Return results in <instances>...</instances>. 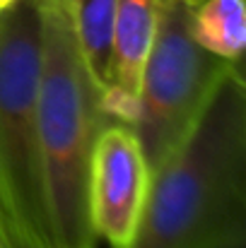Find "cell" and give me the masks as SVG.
Wrapping results in <instances>:
<instances>
[{
  "mask_svg": "<svg viewBox=\"0 0 246 248\" xmlns=\"http://www.w3.org/2000/svg\"><path fill=\"white\" fill-rule=\"evenodd\" d=\"M246 87L242 61L217 82L198 123L150 176L128 248H244Z\"/></svg>",
  "mask_w": 246,
  "mask_h": 248,
  "instance_id": "obj_1",
  "label": "cell"
},
{
  "mask_svg": "<svg viewBox=\"0 0 246 248\" xmlns=\"http://www.w3.org/2000/svg\"><path fill=\"white\" fill-rule=\"evenodd\" d=\"M41 65L36 128L44 190L56 248H97L89 222V164L109 121L104 96L80 56L63 0H39Z\"/></svg>",
  "mask_w": 246,
  "mask_h": 248,
  "instance_id": "obj_2",
  "label": "cell"
},
{
  "mask_svg": "<svg viewBox=\"0 0 246 248\" xmlns=\"http://www.w3.org/2000/svg\"><path fill=\"white\" fill-rule=\"evenodd\" d=\"M39 65V0H12L0 10V212L32 248H56L36 128Z\"/></svg>",
  "mask_w": 246,
  "mask_h": 248,
  "instance_id": "obj_3",
  "label": "cell"
},
{
  "mask_svg": "<svg viewBox=\"0 0 246 248\" xmlns=\"http://www.w3.org/2000/svg\"><path fill=\"white\" fill-rule=\"evenodd\" d=\"M234 63L239 61H222L196 44L188 0H164L131 123L150 173L188 138L217 82Z\"/></svg>",
  "mask_w": 246,
  "mask_h": 248,
  "instance_id": "obj_4",
  "label": "cell"
},
{
  "mask_svg": "<svg viewBox=\"0 0 246 248\" xmlns=\"http://www.w3.org/2000/svg\"><path fill=\"white\" fill-rule=\"evenodd\" d=\"M150 166L131 123L109 121L92 152L89 164V222L97 239L111 248H128L150 190Z\"/></svg>",
  "mask_w": 246,
  "mask_h": 248,
  "instance_id": "obj_5",
  "label": "cell"
},
{
  "mask_svg": "<svg viewBox=\"0 0 246 248\" xmlns=\"http://www.w3.org/2000/svg\"><path fill=\"white\" fill-rule=\"evenodd\" d=\"M162 5L164 0H116L111 89L104 94V108L116 121L133 123L140 78L155 44Z\"/></svg>",
  "mask_w": 246,
  "mask_h": 248,
  "instance_id": "obj_6",
  "label": "cell"
},
{
  "mask_svg": "<svg viewBox=\"0 0 246 248\" xmlns=\"http://www.w3.org/2000/svg\"><path fill=\"white\" fill-rule=\"evenodd\" d=\"M191 36L222 61H242L246 44L244 0H198L191 5Z\"/></svg>",
  "mask_w": 246,
  "mask_h": 248,
  "instance_id": "obj_7",
  "label": "cell"
},
{
  "mask_svg": "<svg viewBox=\"0 0 246 248\" xmlns=\"http://www.w3.org/2000/svg\"><path fill=\"white\" fill-rule=\"evenodd\" d=\"M0 248H32L5 219V215L0 212Z\"/></svg>",
  "mask_w": 246,
  "mask_h": 248,
  "instance_id": "obj_8",
  "label": "cell"
},
{
  "mask_svg": "<svg viewBox=\"0 0 246 248\" xmlns=\"http://www.w3.org/2000/svg\"><path fill=\"white\" fill-rule=\"evenodd\" d=\"M10 2H12V0H0V10H2V7H7Z\"/></svg>",
  "mask_w": 246,
  "mask_h": 248,
  "instance_id": "obj_9",
  "label": "cell"
},
{
  "mask_svg": "<svg viewBox=\"0 0 246 248\" xmlns=\"http://www.w3.org/2000/svg\"><path fill=\"white\" fill-rule=\"evenodd\" d=\"M193 2H198V0H188V5H193Z\"/></svg>",
  "mask_w": 246,
  "mask_h": 248,
  "instance_id": "obj_10",
  "label": "cell"
}]
</instances>
